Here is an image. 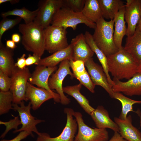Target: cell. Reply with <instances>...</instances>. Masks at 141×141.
<instances>
[{
    "label": "cell",
    "mask_w": 141,
    "mask_h": 141,
    "mask_svg": "<svg viewBox=\"0 0 141 141\" xmlns=\"http://www.w3.org/2000/svg\"><path fill=\"white\" fill-rule=\"evenodd\" d=\"M11 84L10 77L0 70V91L7 92L10 90Z\"/></svg>",
    "instance_id": "d590c367"
},
{
    "label": "cell",
    "mask_w": 141,
    "mask_h": 141,
    "mask_svg": "<svg viewBox=\"0 0 141 141\" xmlns=\"http://www.w3.org/2000/svg\"><path fill=\"white\" fill-rule=\"evenodd\" d=\"M30 135L28 132L25 131H22L15 138L11 140L3 139L0 141H21L26 138L28 136Z\"/></svg>",
    "instance_id": "74e56055"
},
{
    "label": "cell",
    "mask_w": 141,
    "mask_h": 141,
    "mask_svg": "<svg viewBox=\"0 0 141 141\" xmlns=\"http://www.w3.org/2000/svg\"><path fill=\"white\" fill-rule=\"evenodd\" d=\"M25 56V54H23L20 57L17 58V62L15 63V66L21 69L25 68L26 66Z\"/></svg>",
    "instance_id": "f35d334b"
},
{
    "label": "cell",
    "mask_w": 141,
    "mask_h": 141,
    "mask_svg": "<svg viewBox=\"0 0 141 141\" xmlns=\"http://www.w3.org/2000/svg\"><path fill=\"white\" fill-rule=\"evenodd\" d=\"M108 141H128L124 138L119 132H114L111 138Z\"/></svg>",
    "instance_id": "ab89813d"
},
{
    "label": "cell",
    "mask_w": 141,
    "mask_h": 141,
    "mask_svg": "<svg viewBox=\"0 0 141 141\" xmlns=\"http://www.w3.org/2000/svg\"><path fill=\"white\" fill-rule=\"evenodd\" d=\"M84 36L87 43L91 50L96 54L107 76L108 82L112 87L114 82L109 74L107 56L96 45L94 41L92 35L88 31H86Z\"/></svg>",
    "instance_id": "d4e9b609"
},
{
    "label": "cell",
    "mask_w": 141,
    "mask_h": 141,
    "mask_svg": "<svg viewBox=\"0 0 141 141\" xmlns=\"http://www.w3.org/2000/svg\"><path fill=\"white\" fill-rule=\"evenodd\" d=\"M112 89L114 92L122 93L131 96L141 95V74L137 73L126 82L113 78Z\"/></svg>",
    "instance_id": "9a60e30c"
},
{
    "label": "cell",
    "mask_w": 141,
    "mask_h": 141,
    "mask_svg": "<svg viewBox=\"0 0 141 141\" xmlns=\"http://www.w3.org/2000/svg\"><path fill=\"white\" fill-rule=\"evenodd\" d=\"M96 23L92 35L96 45L107 57L116 52L119 49L114 41V20L107 21L102 18Z\"/></svg>",
    "instance_id": "3957f363"
},
{
    "label": "cell",
    "mask_w": 141,
    "mask_h": 141,
    "mask_svg": "<svg viewBox=\"0 0 141 141\" xmlns=\"http://www.w3.org/2000/svg\"><path fill=\"white\" fill-rule=\"evenodd\" d=\"M125 13L124 7L119 10L114 19L115 26L114 40L115 45L119 49L122 47V39L126 34L127 27L125 19Z\"/></svg>",
    "instance_id": "7402d4cb"
},
{
    "label": "cell",
    "mask_w": 141,
    "mask_h": 141,
    "mask_svg": "<svg viewBox=\"0 0 141 141\" xmlns=\"http://www.w3.org/2000/svg\"><path fill=\"white\" fill-rule=\"evenodd\" d=\"M74 111L71 108L64 109V112L67 115V122L60 135L52 138L47 133L40 132L36 141H74L78 126L76 120L74 118L73 115Z\"/></svg>",
    "instance_id": "30bf717a"
},
{
    "label": "cell",
    "mask_w": 141,
    "mask_h": 141,
    "mask_svg": "<svg viewBox=\"0 0 141 141\" xmlns=\"http://www.w3.org/2000/svg\"><path fill=\"white\" fill-rule=\"evenodd\" d=\"M124 17L127 25L126 35L132 36L141 18V0H126Z\"/></svg>",
    "instance_id": "4fadbf2b"
},
{
    "label": "cell",
    "mask_w": 141,
    "mask_h": 141,
    "mask_svg": "<svg viewBox=\"0 0 141 141\" xmlns=\"http://www.w3.org/2000/svg\"><path fill=\"white\" fill-rule=\"evenodd\" d=\"M124 48L139 64L141 63V32L137 26L132 36L127 37Z\"/></svg>",
    "instance_id": "ffe728a7"
},
{
    "label": "cell",
    "mask_w": 141,
    "mask_h": 141,
    "mask_svg": "<svg viewBox=\"0 0 141 141\" xmlns=\"http://www.w3.org/2000/svg\"><path fill=\"white\" fill-rule=\"evenodd\" d=\"M31 74L27 67L21 69L16 66L15 67L10 77L11 84L10 90L13 96V103L20 104L22 101H27L26 93L28 81Z\"/></svg>",
    "instance_id": "52a82bcc"
},
{
    "label": "cell",
    "mask_w": 141,
    "mask_h": 141,
    "mask_svg": "<svg viewBox=\"0 0 141 141\" xmlns=\"http://www.w3.org/2000/svg\"><path fill=\"white\" fill-rule=\"evenodd\" d=\"M81 86L82 84L80 83L63 87V90L64 92L74 98L86 112L90 115L95 109L90 105L89 100L80 92Z\"/></svg>",
    "instance_id": "cb8c5ba5"
},
{
    "label": "cell",
    "mask_w": 141,
    "mask_h": 141,
    "mask_svg": "<svg viewBox=\"0 0 141 141\" xmlns=\"http://www.w3.org/2000/svg\"><path fill=\"white\" fill-rule=\"evenodd\" d=\"M74 77L78 79L82 85L86 87L91 93H94L96 85L92 81L90 75L86 70L83 73L75 76Z\"/></svg>",
    "instance_id": "1f68e13d"
},
{
    "label": "cell",
    "mask_w": 141,
    "mask_h": 141,
    "mask_svg": "<svg viewBox=\"0 0 141 141\" xmlns=\"http://www.w3.org/2000/svg\"><path fill=\"white\" fill-rule=\"evenodd\" d=\"M13 96L10 90L7 92H0V115L6 114L13 109Z\"/></svg>",
    "instance_id": "f546056e"
},
{
    "label": "cell",
    "mask_w": 141,
    "mask_h": 141,
    "mask_svg": "<svg viewBox=\"0 0 141 141\" xmlns=\"http://www.w3.org/2000/svg\"><path fill=\"white\" fill-rule=\"evenodd\" d=\"M139 30L141 32V18L137 26Z\"/></svg>",
    "instance_id": "f6af8a7d"
},
{
    "label": "cell",
    "mask_w": 141,
    "mask_h": 141,
    "mask_svg": "<svg viewBox=\"0 0 141 141\" xmlns=\"http://www.w3.org/2000/svg\"><path fill=\"white\" fill-rule=\"evenodd\" d=\"M73 56V47L70 44L67 48L41 59L37 65L47 67H55L59 63L65 60L72 59Z\"/></svg>",
    "instance_id": "44dd1931"
},
{
    "label": "cell",
    "mask_w": 141,
    "mask_h": 141,
    "mask_svg": "<svg viewBox=\"0 0 141 141\" xmlns=\"http://www.w3.org/2000/svg\"><path fill=\"white\" fill-rule=\"evenodd\" d=\"M20 106L15 103H13V109L17 111L19 114L21 124V127L19 129L15 130L14 133L22 131L28 132L32 137L34 136L32 132L35 133L39 135V132L36 126L38 124L45 121L44 120L36 119L33 116L31 113L32 108L31 104L30 102L26 106L24 102L22 101L20 104Z\"/></svg>",
    "instance_id": "9c48e42d"
},
{
    "label": "cell",
    "mask_w": 141,
    "mask_h": 141,
    "mask_svg": "<svg viewBox=\"0 0 141 141\" xmlns=\"http://www.w3.org/2000/svg\"><path fill=\"white\" fill-rule=\"evenodd\" d=\"M113 98L119 100L122 105L121 111L119 118L125 120L127 117L128 113L130 111H134L133 105L136 104H141V101H137L131 99L119 92H114Z\"/></svg>",
    "instance_id": "f1b7e54d"
},
{
    "label": "cell",
    "mask_w": 141,
    "mask_h": 141,
    "mask_svg": "<svg viewBox=\"0 0 141 141\" xmlns=\"http://www.w3.org/2000/svg\"><path fill=\"white\" fill-rule=\"evenodd\" d=\"M63 7L68 8L76 12H81L85 0H63Z\"/></svg>",
    "instance_id": "d6a6232c"
},
{
    "label": "cell",
    "mask_w": 141,
    "mask_h": 141,
    "mask_svg": "<svg viewBox=\"0 0 141 141\" xmlns=\"http://www.w3.org/2000/svg\"><path fill=\"white\" fill-rule=\"evenodd\" d=\"M70 67L72 68L74 77L84 72L86 70L84 62L81 60L74 61L72 59L69 60Z\"/></svg>",
    "instance_id": "e575fe53"
},
{
    "label": "cell",
    "mask_w": 141,
    "mask_h": 141,
    "mask_svg": "<svg viewBox=\"0 0 141 141\" xmlns=\"http://www.w3.org/2000/svg\"><path fill=\"white\" fill-rule=\"evenodd\" d=\"M38 11V8L35 10L31 11L25 7H23L21 9H15L6 12H2L1 15L3 18L10 16H17L22 19L25 24H27L34 21Z\"/></svg>",
    "instance_id": "83f0119b"
},
{
    "label": "cell",
    "mask_w": 141,
    "mask_h": 141,
    "mask_svg": "<svg viewBox=\"0 0 141 141\" xmlns=\"http://www.w3.org/2000/svg\"><path fill=\"white\" fill-rule=\"evenodd\" d=\"M140 127H141V117L140 116Z\"/></svg>",
    "instance_id": "bcb514c9"
},
{
    "label": "cell",
    "mask_w": 141,
    "mask_h": 141,
    "mask_svg": "<svg viewBox=\"0 0 141 141\" xmlns=\"http://www.w3.org/2000/svg\"><path fill=\"white\" fill-rule=\"evenodd\" d=\"M22 19L19 17L14 19L6 17L3 18L0 22V41H1L2 36L5 32L19 24Z\"/></svg>",
    "instance_id": "4dcf8cb0"
},
{
    "label": "cell",
    "mask_w": 141,
    "mask_h": 141,
    "mask_svg": "<svg viewBox=\"0 0 141 141\" xmlns=\"http://www.w3.org/2000/svg\"><path fill=\"white\" fill-rule=\"evenodd\" d=\"M18 29L22 34L21 43L25 49L41 57L45 50L44 28L33 21L20 24Z\"/></svg>",
    "instance_id": "7a4b0ae2"
},
{
    "label": "cell",
    "mask_w": 141,
    "mask_h": 141,
    "mask_svg": "<svg viewBox=\"0 0 141 141\" xmlns=\"http://www.w3.org/2000/svg\"><path fill=\"white\" fill-rule=\"evenodd\" d=\"M6 46L10 49H14L16 47L15 43L12 40H8L6 42Z\"/></svg>",
    "instance_id": "60d3db41"
},
{
    "label": "cell",
    "mask_w": 141,
    "mask_h": 141,
    "mask_svg": "<svg viewBox=\"0 0 141 141\" xmlns=\"http://www.w3.org/2000/svg\"><path fill=\"white\" fill-rule=\"evenodd\" d=\"M66 29L50 25L44 29L45 50L53 54L67 48L69 45Z\"/></svg>",
    "instance_id": "8992f818"
},
{
    "label": "cell",
    "mask_w": 141,
    "mask_h": 141,
    "mask_svg": "<svg viewBox=\"0 0 141 141\" xmlns=\"http://www.w3.org/2000/svg\"><path fill=\"white\" fill-rule=\"evenodd\" d=\"M82 13L87 19L95 23L103 18L98 0H85Z\"/></svg>",
    "instance_id": "4316f807"
},
{
    "label": "cell",
    "mask_w": 141,
    "mask_h": 141,
    "mask_svg": "<svg viewBox=\"0 0 141 141\" xmlns=\"http://www.w3.org/2000/svg\"><path fill=\"white\" fill-rule=\"evenodd\" d=\"M137 72V73L141 74V63L138 66Z\"/></svg>",
    "instance_id": "ee69618b"
},
{
    "label": "cell",
    "mask_w": 141,
    "mask_h": 141,
    "mask_svg": "<svg viewBox=\"0 0 141 141\" xmlns=\"http://www.w3.org/2000/svg\"><path fill=\"white\" fill-rule=\"evenodd\" d=\"M73 115L75 118L78 126V132L74 141H108V133L106 129L92 128L84 121L82 114L74 111Z\"/></svg>",
    "instance_id": "5b68a950"
},
{
    "label": "cell",
    "mask_w": 141,
    "mask_h": 141,
    "mask_svg": "<svg viewBox=\"0 0 141 141\" xmlns=\"http://www.w3.org/2000/svg\"><path fill=\"white\" fill-rule=\"evenodd\" d=\"M57 69L56 66L47 67L41 66H37L30 77L29 82L31 84L44 89L50 92L54 96V100L57 103L60 102L59 95L53 92L49 87L48 80L50 75Z\"/></svg>",
    "instance_id": "7c38bea8"
},
{
    "label": "cell",
    "mask_w": 141,
    "mask_h": 141,
    "mask_svg": "<svg viewBox=\"0 0 141 141\" xmlns=\"http://www.w3.org/2000/svg\"><path fill=\"white\" fill-rule=\"evenodd\" d=\"M13 54V49L5 46L0 41V70L10 77L15 67Z\"/></svg>",
    "instance_id": "603a6c76"
},
{
    "label": "cell",
    "mask_w": 141,
    "mask_h": 141,
    "mask_svg": "<svg viewBox=\"0 0 141 141\" xmlns=\"http://www.w3.org/2000/svg\"><path fill=\"white\" fill-rule=\"evenodd\" d=\"M69 60H65L61 62L59 67L56 72L49 78L48 85L51 89H55L59 95L60 102L63 105H66L70 102V99L64 94L62 84L65 78L68 75L74 77L73 73L70 70Z\"/></svg>",
    "instance_id": "8fae6325"
},
{
    "label": "cell",
    "mask_w": 141,
    "mask_h": 141,
    "mask_svg": "<svg viewBox=\"0 0 141 141\" xmlns=\"http://www.w3.org/2000/svg\"><path fill=\"white\" fill-rule=\"evenodd\" d=\"M14 117L13 119L7 122L0 121V124L4 125L6 127L5 131L0 136L1 138H4L8 132L11 129H14L15 130H17L18 126L21 124L20 120L19 119L18 116H14Z\"/></svg>",
    "instance_id": "836d02e7"
},
{
    "label": "cell",
    "mask_w": 141,
    "mask_h": 141,
    "mask_svg": "<svg viewBox=\"0 0 141 141\" xmlns=\"http://www.w3.org/2000/svg\"><path fill=\"white\" fill-rule=\"evenodd\" d=\"M84 64L94 84L103 87L113 98L114 92L102 67L95 62L92 58L89 59L84 63Z\"/></svg>",
    "instance_id": "5bb4252c"
},
{
    "label": "cell",
    "mask_w": 141,
    "mask_h": 141,
    "mask_svg": "<svg viewBox=\"0 0 141 141\" xmlns=\"http://www.w3.org/2000/svg\"><path fill=\"white\" fill-rule=\"evenodd\" d=\"M103 17L113 20L119 10L125 7L124 2L121 0H98Z\"/></svg>",
    "instance_id": "484cf974"
},
{
    "label": "cell",
    "mask_w": 141,
    "mask_h": 141,
    "mask_svg": "<svg viewBox=\"0 0 141 141\" xmlns=\"http://www.w3.org/2000/svg\"><path fill=\"white\" fill-rule=\"evenodd\" d=\"M70 44L73 49L72 59L81 60L84 63L92 58L94 52L87 43L84 34L81 33L72 38Z\"/></svg>",
    "instance_id": "2e32d148"
},
{
    "label": "cell",
    "mask_w": 141,
    "mask_h": 141,
    "mask_svg": "<svg viewBox=\"0 0 141 141\" xmlns=\"http://www.w3.org/2000/svg\"><path fill=\"white\" fill-rule=\"evenodd\" d=\"M19 0H0V4L6 2H9L12 4H14L18 3Z\"/></svg>",
    "instance_id": "7bdbcfd3"
},
{
    "label": "cell",
    "mask_w": 141,
    "mask_h": 141,
    "mask_svg": "<svg viewBox=\"0 0 141 141\" xmlns=\"http://www.w3.org/2000/svg\"><path fill=\"white\" fill-rule=\"evenodd\" d=\"M63 0H42L38 3V11L33 21L45 28L50 26L57 11L63 7Z\"/></svg>",
    "instance_id": "ba28073f"
},
{
    "label": "cell",
    "mask_w": 141,
    "mask_h": 141,
    "mask_svg": "<svg viewBox=\"0 0 141 141\" xmlns=\"http://www.w3.org/2000/svg\"><path fill=\"white\" fill-rule=\"evenodd\" d=\"M83 24L90 28L95 29L96 23L87 19L81 12H76L70 9L62 7L54 16L51 24L54 27H62L66 29L70 27L75 30L77 26Z\"/></svg>",
    "instance_id": "277c9868"
},
{
    "label": "cell",
    "mask_w": 141,
    "mask_h": 141,
    "mask_svg": "<svg viewBox=\"0 0 141 141\" xmlns=\"http://www.w3.org/2000/svg\"><path fill=\"white\" fill-rule=\"evenodd\" d=\"M41 57L34 54H33L32 55L31 54H29L26 59V66H29L33 64L37 65L41 60Z\"/></svg>",
    "instance_id": "8d00e7d4"
},
{
    "label": "cell",
    "mask_w": 141,
    "mask_h": 141,
    "mask_svg": "<svg viewBox=\"0 0 141 141\" xmlns=\"http://www.w3.org/2000/svg\"><path fill=\"white\" fill-rule=\"evenodd\" d=\"M114 122L118 125L119 133L128 141H141V132L132 124V119L130 115L125 120L115 117Z\"/></svg>",
    "instance_id": "ac0fdd59"
},
{
    "label": "cell",
    "mask_w": 141,
    "mask_h": 141,
    "mask_svg": "<svg viewBox=\"0 0 141 141\" xmlns=\"http://www.w3.org/2000/svg\"><path fill=\"white\" fill-rule=\"evenodd\" d=\"M107 57L108 71L114 78L128 80L137 73L139 64L124 47Z\"/></svg>",
    "instance_id": "6da1fadb"
},
{
    "label": "cell",
    "mask_w": 141,
    "mask_h": 141,
    "mask_svg": "<svg viewBox=\"0 0 141 141\" xmlns=\"http://www.w3.org/2000/svg\"><path fill=\"white\" fill-rule=\"evenodd\" d=\"M11 40L15 43H18L21 40V38L20 35L17 33H14L11 36Z\"/></svg>",
    "instance_id": "b9f144b4"
},
{
    "label": "cell",
    "mask_w": 141,
    "mask_h": 141,
    "mask_svg": "<svg viewBox=\"0 0 141 141\" xmlns=\"http://www.w3.org/2000/svg\"><path fill=\"white\" fill-rule=\"evenodd\" d=\"M97 128L110 129L114 132H119L117 124L110 118L108 111L102 106H98L90 115Z\"/></svg>",
    "instance_id": "d6986e66"
},
{
    "label": "cell",
    "mask_w": 141,
    "mask_h": 141,
    "mask_svg": "<svg viewBox=\"0 0 141 141\" xmlns=\"http://www.w3.org/2000/svg\"><path fill=\"white\" fill-rule=\"evenodd\" d=\"M27 101L30 100L32 108L34 110L38 109L45 102L54 99L53 95L46 90L36 87L29 82L26 93Z\"/></svg>",
    "instance_id": "e0dca14e"
}]
</instances>
